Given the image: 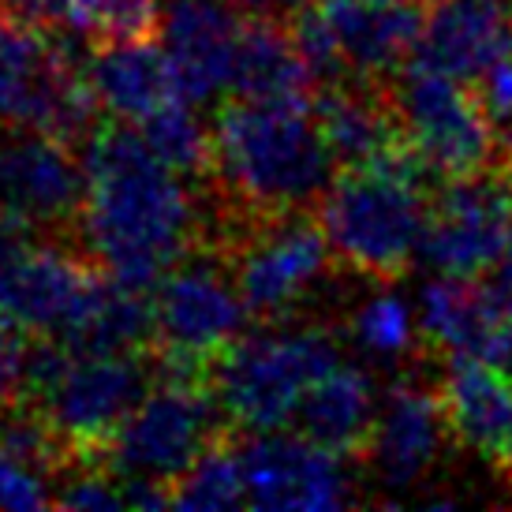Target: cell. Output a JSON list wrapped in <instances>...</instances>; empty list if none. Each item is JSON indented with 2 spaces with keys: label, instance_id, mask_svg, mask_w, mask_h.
I'll return each instance as SVG.
<instances>
[{
  "label": "cell",
  "instance_id": "obj_5",
  "mask_svg": "<svg viewBox=\"0 0 512 512\" xmlns=\"http://www.w3.org/2000/svg\"><path fill=\"white\" fill-rule=\"evenodd\" d=\"M75 34L34 27L0 12V128H30L64 143H86L98 128V98L79 64Z\"/></svg>",
  "mask_w": 512,
  "mask_h": 512
},
{
  "label": "cell",
  "instance_id": "obj_26",
  "mask_svg": "<svg viewBox=\"0 0 512 512\" xmlns=\"http://www.w3.org/2000/svg\"><path fill=\"white\" fill-rule=\"evenodd\" d=\"M172 505L176 509H202V512L243 509L247 505V486H243L240 449H232L225 438L214 441L172 483Z\"/></svg>",
  "mask_w": 512,
  "mask_h": 512
},
{
  "label": "cell",
  "instance_id": "obj_20",
  "mask_svg": "<svg viewBox=\"0 0 512 512\" xmlns=\"http://www.w3.org/2000/svg\"><path fill=\"white\" fill-rule=\"evenodd\" d=\"M441 408L449 430L468 449L509 460L512 456V382L498 363L471 356H453L449 374L441 382Z\"/></svg>",
  "mask_w": 512,
  "mask_h": 512
},
{
  "label": "cell",
  "instance_id": "obj_19",
  "mask_svg": "<svg viewBox=\"0 0 512 512\" xmlns=\"http://www.w3.org/2000/svg\"><path fill=\"white\" fill-rule=\"evenodd\" d=\"M419 329L445 356H471L501 363L512 348V322L501 311L490 285L479 277H445L423 285L419 296Z\"/></svg>",
  "mask_w": 512,
  "mask_h": 512
},
{
  "label": "cell",
  "instance_id": "obj_9",
  "mask_svg": "<svg viewBox=\"0 0 512 512\" xmlns=\"http://www.w3.org/2000/svg\"><path fill=\"white\" fill-rule=\"evenodd\" d=\"M385 98L393 105L404 143L430 172L456 180L490 169L498 128L490 124L479 94H471V83L423 64H404Z\"/></svg>",
  "mask_w": 512,
  "mask_h": 512
},
{
  "label": "cell",
  "instance_id": "obj_12",
  "mask_svg": "<svg viewBox=\"0 0 512 512\" xmlns=\"http://www.w3.org/2000/svg\"><path fill=\"white\" fill-rule=\"evenodd\" d=\"M86 202V161L72 143L30 128L0 135V214L45 240H75Z\"/></svg>",
  "mask_w": 512,
  "mask_h": 512
},
{
  "label": "cell",
  "instance_id": "obj_31",
  "mask_svg": "<svg viewBox=\"0 0 512 512\" xmlns=\"http://www.w3.org/2000/svg\"><path fill=\"white\" fill-rule=\"evenodd\" d=\"M479 90V101H483L490 124L501 131V135H512V53L501 57L490 72L475 83Z\"/></svg>",
  "mask_w": 512,
  "mask_h": 512
},
{
  "label": "cell",
  "instance_id": "obj_1",
  "mask_svg": "<svg viewBox=\"0 0 512 512\" xmlns=\"http://www.w3.org/2000/svg\"><path fill=\"white\" fill-rule=\"evenodd\" d=\"M83 161L86 202L75 240L109 281L154 292L176 262L206 243V202L131 120L90 131Z\"/></svg>",
  "mask_w": 512,
  "mask_h": 512
},
{
  "label": "cell",
  "instance_id": "obj_15",
  "mask_svg": "<svg viewBox=\"0 0 512 512\" xmlns=\"http://www.w3.org/2000/svg\"><path fill=\"white\" fill-rule=\"evenodd\" d=\"M243 23L247 12L232 0H169L161 34L180 98L206 105L232 90Z\"/></svg>",
  "mask_w": 512,
  "mask_h": 512
},
{
  "label": "cell",
  "instance_id": "obj_7",
  "mask_svg": "<svg viewBox=\"0 0 512 512\" xmlns=\"http://www.w3.org/2000/svg\"><path fill=\"white\" fill-rule=\"evenodd\" d=\"M150 311L157 370L180 378L210 374V363L243 337L251 318L232 266L217 247L191 251L184 262H176L150 292Z\"/></svg>",
  "mask_w": 512,
  "mask_h": 512
},
{
  "label": "cell",
  "instance_id": "obj_6",
  "mask_svg": "<svg viewBox=\"0 0 512 512\" xmlns=\"http://www.w3.org/2000/svg\"><path fill=\"white\" fill-rule=\"evenodd\" d=\"M341 367V344L326 329H258L243 333L210 363V389L228 423L281 430L322 374Z\"/></svg>",
  "mask_w": 512,
  "mask_h": 512
},
{
  "label": "cell",
  "instance_id": "obj_28",
  "mask_svg": "<svg viewBox=\"0 0 512 512\" xmlns=\"http://www.w3.org/2000/svg\"><path fill=\"white\" fill-rule=\"evenodd\" d=\"M352 337L374 356H404L415 344V314L393 292H378L352 318Z\"/></svg>",
  "mask_w": 512,
  "mask_h": 512
},
{
  "label": "cell",
  "instance_id": "obj_24",
  "mask_svg": "<svg viewBox=\"0 0 512 512\" xmlns=\"http://www.w3.org/2000/svg\"><path fill=\"white\" fill-rule=\"evenodd\" d=\"M311 105L341 169L367 165L374 157H382L385 150L404 143L389 98L367 94L352 83H333Z\"/></svg>",
  "mask_w": 512,
  "mask_h": 512
},
{
  "label": "cell",
  "instance_id": "obj_11",
  "mask_svg": "<svg viewBox=\"0 0 512 512\" xmlns=\"http://www.w3.org/2000/svg\"><path fill=\"white\" fill-rule=\"evenodd\" d=\"M299 214H251V225L228 228L214 243L232 266L251 318H285L326 277L333 247L318 221Z\"/></svg>",
  "mask_w": 512,
  "mask_h": 512
},
{
  "label": "cell",
  "instance_id": "obj_3",
  "mask_svg": "<svg viewBox=\"0 0 512 512\" xmlns=\"http://www.w3.org/2000/svg\"><path fill=\"white\" fill-rule=\"evenodd\" d=\"M157 378V356H146V348L86 352L38 337L27 356L23 400L42 415L72 464H83L98 460Z\"/></svg>",
  "mask_w": 512,
  "mask_h": 512
},
{
  "label": "cell",
  "instance_id": "obj_13",
  "mask_svg": "<svg viewBox=\"0 0 512 512\" xmlns=\"http://www.w3.org/2000/svg\"><path fill=\"white\" fill-rule=\"evenodd\" d=\"M512 247V191L501 176H456L430 202L419 243L423 266L445 277H479Z\"/></svg>",
  "mask_w": 512,
  "mask_h": 512
},
{
  "label": "cell",
  "instance_id": "obj_30",
  "mask_svg": "<svg viewBox=\"0 0 512 512\" xmlns=\"http://www.w3.org/2000/svg\"><path fill=\"white\" fill-rule=\"evenodd\" d=\"M27 356H30V344L23 341V329L0 311V408L15 404L19 393H23Z\"/></svg>",
  "mask_w": 512,
  "mask_h": 512
},
{
  "label": "cell",
  "instance_id": "obj_4",
  "mask_svg": "<svg viewBox=\"0 0 512 512\" xmlns=\"http://www.w3.org/2000/svg\"><path fill=\"white\" fill-rule=\"evenodd\" d=\"M427 172L408 143L385 150L367 165L344 169L318 199V225L333 255L382 281L408 270L430 217L423 195Z\"/></svg>",
  "mask_w": 512,
  "mask_h": 512
},
{
  "label": "cell",
  "instance_id": "obj_33",
  "mask_svg": "<svg viewBox=\"0 0 512 512\" xmlns=\"http://www.w3.org/2000/svg\"><path fill=\"white\" fill-rule=\"evenodd\" d=\"M505 184H509V191H512V135H505Z\"/></svg>",
  "mask_w": 512,
  "mask_h": 512
},
{
  "label": "cell",
  "instance_id": "obj_18",
  "mask_svg": "<svg viewBox=\"0 0 512 512\" xmlns=\"http://www.w3.org/2000/svg\"><path fill=\"white\" fill-rule=\"evenodd\" d=\"M512 53V12L498 0H438L427 15L415 57L408 64H423L445 72L460 83H479L501 57Z\"/></svg>",
  "mask_w": 512,
  "mask_h": 512
},
{
  "label": "cell",
  "instance_id": "obj_25",
  "mask_svg": "<svg viewBox=\"0 0 512 512\" xmlns=\"http://www.w3.org/2000/svg\"><path fill=\"white\" fill-rule=\"evenodd\" d=\"M157 0H68L64 27L90 49L124 42H146L161 30Z\"/></svg>",
  "mask_w": 512,
  "mask_h": 512
},
{
  "label": "cell",
  "instance_id": "obj_34",
  "mask_svg": "<svg viewBox=\"0 0 512 512\" xmlns=\"http://www.w3.org/2000/svg\"><path fill=\"white\" fill-rule=\"evenodd\" d=\"M498 367L505 370V374H509V382H512V348H509V352H505V359H501Z\"/></svg>",
  "mask_w": 512,
  "mask_h": 512
},
{
  "label": "cell",
  "instance_id": "obj_21",
  "mask_svg": "<svg viewBox=\"0 0 512 512\" xmlns=\"http://www.w3.org/2000/svg\"><path fill=\"white\" fill-rule=\"evenodd\" d=\"M86 83L101 109H109L116 120H131V124H143L161 105L180 98L169 53H165V45H154L150 38L94 49Z\"/></svg>",
  "mask_w": 512,
  "mask_h": 512
},
{
  "label": "cell",
  "instance_id": "obj_29",
  "mask_svg": "<svg viewBox=\"0 0 512 512\" xmlns=\"http://www.w3.org/2000/svg\"><path fill=\"white\" fill-rule=\"evenodd\" d=\"M49 479H53V471L45 464L0 445V509H49V505H57V490Z\"/></svg>",
  "mask_w": 512,
  "mask_h": 512
},
{
  "label": "cell",
  "instance_id": "obj_14",
  "mask_svg": "<svg viewBox=\"0 0 512 512\" xmlns=\"http://www.w3.org/2000/svg\"><path fill=\"white\" fill-rule=\"evenodd\" d=\"M247 505L266 512H329L352 505L344 456L281 430H251L240 445Z\"/></svg>",
  "mask_w": 512,
  "mask_h": 512
},
{
  "label": "cell",
  "instance_id": "obj_8",
  "mask_svg": "<svg viewBox=\"0 0 512 512\" xmlns=\"http://www.w3.org/2000/svg\"><path fill=\"white\" fill-rule=\"evenodd\" d=\"M221 419L225 412L210 389V374H161L94 464H105L120 483H157L172 494V483L225 438Z\"/></svg>",
  "mask_w": 512,
  "mask_h": 512
},
{
  "label": "cell",
  "instance_id": "obj_23",
  "mask_svg": "<svg viewBox=\"0 0 512 512\" xmlns=\"http://www.w3.org/2000/svg\"><path fill=\"white\" fill-rule=\"evenodd\" d=\"M314 72L299 53L288 19L247 15L236 53L232 90L236 98L262 101H314Z\"/></svg>",
  "mask_w": 512,
  "mask_h": 512
},
{
  "label": "cell",
  "instance_id": "obj_27",
  "mask_svg": "<svg viewBox=\"0 0 512 512\" xmlns=\"http://www.w3.org/2000/svg\"><path fill=\"white\" fill-rule=\"evenodd\" d=\"M143 135L176 172H184V176L214 172V131L202 128L191 101L176 98L161 105L154 116L143 120Z\"/></svg>",
  "mask_w": 512,
  "mask_h": 512
},
{
  "label": "cell",
  "instance_id": "obj_32",
  "mask_svg": "<svg viewBox=\"0 0 512 512\" xmlns=\"http://www.w3.org/2000/svg\"><path fill=\"white\" fill-rule=\"evenodd\" d=\"M232 4L247 15H273V19H288V15H296L299 8L314 4V0H232Z\"/></svg>",
  "mask_w": 512,
  "mask_h": 512
},
{
  "label": "cell",
  "instance_id": "obj_35",
  "mask_svg": "<svg viewBox=\"0 0 512 512\" xmlns=\"http://www.w3.org/2000/svg\"><path fill=\"white\" fill-rule=\"evenodd\" d=\"M505 471H509V479H512V456H509V460H505Z\"/></svg>",
  "mask_w": 512,
  "mask_h": 512
},
{
  "label": "cell",
  "instance_id": "obj_36",
  "mask_svg": "<svg viewBox=\"0 0 512 512\" xmlns=\"http://www.w3.org/2000/svg\"><path fill=\"white\" fill-rule=\"evenodd\" d=\"M8 4H12V0H0V12H8Z\"/></svg>",
  "mask_w": 512,
  "mask_h": 512
},
{
  "label": "cell",
  "instance_id": "obj_16",
  "mask_svg": "<svg viewBox=\"0 0 512 512\" xmlns=\"http://www.w3.org/2000/svg\"><path fill=\"white\" fill-rule=\"evenodd\" d=\"M348 83H382L415 57L427 15L415 0H314Z\"/></svg>",
  "mask_w": 512,
  "mask_h": 512
},
{
  "label": "cell",
  "instance_id": "obj_2",
  "mask_svg": "<svg viewBox=\"0 0 512 512\" xmlns=\"http://www.w3.org/2000/svg\"><path fill=\"white\" fill-rule=\"evenodd\" d=\"M329 150L311 101L236 98L214 120V180L243 214L314 206L333 184Z\"/></svg>",
  "mask_w": 512,
  "mask_h": 512
},
{
  "label": "cell",
  "instance_id": "obj_22",
  "mask_svg": "<svg viewBox=\"0 0 512 512\" xmlns=\"http://www.w3.org/2000/svg\"><path fill=\"white\" fill-rule=\"evenodd\" d=\"M374 419H378V400H374L370 374L341 363L303 393L292 427L333 453L352 456L367 449Z\"/></svg>",
  "mask_w": 512,
  "mask_h": 512
},
{
  "label": "cell",
  "instance_id": "obj_17",
  "mask_svg": "<svg viewBox=\"0 0 512 512\" xmlns=\"http://www.w3.org/2000/svg\"><path fill=\"white\" fill-rule=\"evenodd\" d=\"M449 434L453 430H449L438 393L400 385L378 408L363 456L378 475V483L389 490H408L430 475Z\"/></svg>",
  "mask_w": 512,
  "mask_h": 512
},
{
  "label": "cell",
  "instance_id": "obj_10",
  "mask_svg": "<svg viewBox=\"0 0 512 512\" xmlns=\"http://www.w3.org/2000/svg\"><path fill=\"white\" fill-rule=\"evenodd\" d=\"M109 277L79 243L27 240L0 262V311L23 333L79 344L94 322Z\"/></svg>",
  "mask_w": 512,
  "mask_h": 512
}]
</instances>
